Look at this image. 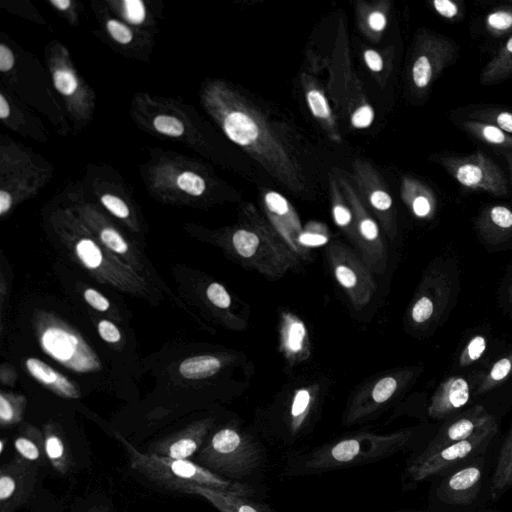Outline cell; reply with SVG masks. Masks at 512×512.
<instances>
[{
	"label": "cell",
	"mask_w": 512,
	"mask_h": 512,
	"mask_svg": "<svg viewBox=\"0 0 512 512\" xmlns=\"http://www.w3.org/2000/svg\"><path fill=\"white\" fill-rule=\"evenodd\" d=\"M25 367L35 380L56 395L66 399L80 398L81 393L77 386L69 378L41 359L35 357L27 358Z\"/></svg>",
	"instance_id": "cell-21"
},
{
	"label": "cell",
	"mask_w": 512,
	"mask_h": 512,
	"mask_svg": "<svg viewBox=\"0 0 512 512\" xmlns=\"http://www.w3.org/2000/svg\"><path fill=\"white\" fill-rule=\"evenodd\" d=\"M487 31L495 36H503L512 31V4L492 9L485 17Z\"/></svg>",
	"instance_id": "cell-31"
},
{
	"label": "cell",
	"mask_w": 512,
	"mask_h": 512,
	"mask_svg": "<svg viewBox=\"0 0 512 512\" xmlns=\"http://www.w3.org/2000/svg\"><path fill=\"white\" fill-rule=\"evenodd\" d=\"M496 425V418L484 406L477 404L446 419L424 446L435 448L464 441Z\"/></svg>",
	"instance_id": "cell-13"
},
{
	"label": "cell",
	"mask_w": 512,
	"mask_h": 512,
	"mask_svg": "<svg viewBox=\"0 0 512 512\" xmlns=\"http://www.w3.org/2000/svg\"><path fill=\"white\" fill-rule=\"evenodd\" d=\"M227 136L237 144L248 145L256 140L258 128L254 121L242 112H232L224 120Z\"/></svg>",
	"instance_id": "cell-27"
},
{
	"label": "cell",
	"mask_w": 512,
	"mask_h": 512,
	"mask_svg": "<svg viewBox=\"0 0 512 512\" xmlns=\"http://www.w3.org/2000/svg\"><path fill=\"white\" fill-rule=\"evenodd\" d=\"M326 257L334 278L355 309L364 308L376 292L372 270L355 248L341 242L329 243Z\"/></svg>",
	"instance_id": "cell-8"
},
{
	"label": "cell",
	"mask_w": 512,
	"mask_h": 512,
	"mask_svg": "<svg viewBox=\"0 0 512 512\" xmlns=\"http://www.w3.org/2000/svg\"><path fill=\"white\" fill-rule=\"evenodd\" d=\"M500 154L507 162L512 182V150H501Z\"/></svg>",
	"instance_id": "cell-57"
},
{
	"label": "cell",
	"mask_w": 512,
	"mask_h": 512,
	"mask_svg": "<svg viewBox=\"0 0 512 512\" xmlns=\"http://www.w3.org/2000/svg\"><path fill=\"white\" fill-rule=\"evenodd\" d=\"M265 202L268 209L276 216L285 215L289 211L286 199L276 192L268 193L265 196Z\"/></svg>",
	"instance_id": "cell-48"
},
{
	"label": "cell",
	"mask_w": 512,
	"mask_h": 512,
	"mask_svg": "<svg viewBox=\"0 0 512 512\" xmlns=\"http://www.w3.org/2000/svg\"><path fill=\"white\" fill-rule=\"evenodd\" d=\"M512 375V351L496 360L482 376L476 386L474 395L485 394L501 385Z\"/></svg>",
	"instance_id": "cell-28"
},
{
	"label": "cell",
	"mask_w": 512,
	"mask_h": 512,
	"mask_svg": "<svg viewBox=\"0 0 512 512\" xmlns=\"http://www.w3.org/2000/svg\"><path fill=\"white\" fill-rule=\"evenodd\" d=\"M486 454L474 457L451 469L440 478L430 499L433 503L471 506L482 489Z\"/></svg>",
	"instance_id": "cell-11"
},
{
	"label": "cell",
	"mask_w": 512,
	"mask_h": 512,
	"mask_svg": "<svg viewBox=\"0 0 512 512\" xmlns=\"http://www.w3.org/2000/svg\"><path fill=\"white\" fill-rule=\"evenodd\" d=\"M475 229L490 246L508 242L512 239V207L503 204L485 206L475 220Z\"/></svg>",
	"instance_id": "cell-19"
},
{
	"label": "cell",
	"mask_w": 512,
	"mask_h": 512,
	"mask_svg": "<svg viewBox=\"0 0 512 512\" xmlns=\"http://www.w3.org/2000/svg\"><path fill=\"white\" fill-rule=\"evenodd\" d=\"M439 164L463 187L491 194L508 195L509 183L500 166L483 151L468 155L444 154Z\"/></svg>",
	"instance_id": "cell-9"
},
{
	"label": "cell",
	"mask_w": 512,
	"mask_h": 512,
	"mask_svg": "<svg viewBox=\"0 0 512 512\" xmlns=\"http://www.w3.org/2000/svg\"><path fill=\"white\" fill-rule=\"evenodd\" d=\"M12 205V197L5 190L0 191V214H5Z\"/></svg>",
	"instance_id": "cell-55"
},
{
	"label": "cell",
	"mask_w": 512,
	"mask_h": 512,
	"mask_svg": "<svg viewBox=\"0 0 512 512\" xmlns=\"http://www.w3.org/2000/svg\"><path fill=\"white\" fill-rule=\"evenodd\" d=\"M177 185L182 191L192 196L201 195L206 187L203 178L191 171L181 173L177 178Z\"/></svg>",
	"instance_id": "cell-35"
},
{
	"label": "cell",
	"mask_w": 512,
	"mask_h": 512,
	"mask_svg": "<svg viewBox=\"0 0 512 512\" xmlns=\"http://www.w3.org/2000/svg\"><path fill=\"white\" fill-rule=\"evenodd\" d=\"M387 512H488L484 509L473 508L472 506H451L440 503H432L423 508H405Z\"/></svg>",
	"instance_id": "cell-39"
},
{
	"label": "cell",
	"mask_w": 512,
	"mask_h": 512,
	"mask_svg": "<svg viewBox=\"0 0 512 512\" xmlns=\"http://www.w3.org/2000/svg\"><path fill=\"white\" fill-rule=\"evenodd\" d=\"M110 36L120 44H128L133 38L131 30L123 23L110 19L106 23Z\"/></svg>",
	"instance_id": "cell-43"
},
{
	"label": "cell",
	"mask_w": 512,
	"mask_h": 512,
	"mask_svg": "<svg viewBox=\"0 0 512 512\" xmlns=\"http://www.w3.org/2000/svg\"><path fill=\"white\" fill-rule=\"evenodd\" d=\"M10 114V107L3 95H0V117L6 119Z\"/></svg>",
	"instance_id": "cell-56"
},
{
	"label": "cell",
	"mask_w": 512,
	"mask_h": 512,
	"mask_svg": "<svg viewBox=\"0 0 512 512\" xmlns=\"http://www.w3.org/2000/svg\"><path fill=\"white\" fill-rule=\"evenodd\" d=\"M471 399V387L462 376H451L439 384L433 393L427 413L431 419L446 420L463 411Z\"/></svg>",
	"instance_id": "cell-17"
},
{
	"label": "cell",
	"mask_w": 512,
	"mask_h": 512,
	"mask_svg": "<svg viewBox=\"0 0 512 512\" xmlns=\"http://www.w3.org/2000/svg\"><path fill=\"white\" fill-rule=\"evenodd\" d=\"M124 14L128 21L133 24H141L146 17L145 5L141 0H125Z\"/></svg>",
	"instance_id": "cell-42"
},
{
	"label": "cell",
	"mask_w": 512,
	"mask_h": 512,
	"mask_svg": "<svg viewBox=\"0 0 512 512\" xmlns=\"http://www.w3.org/2000/svg\"><path fill=\"white\" fill-rule=\"evenodd\" d=\"M409 198L412 212L419 218H429L433 215L436 202L430 191L424 190L415 183H410Z\"/></svg>",
	"instance_id": "cell-32"
},
{
	"label": "cell",
	"mask_w": 512,
	"mask_h": 512,
	"mask_svg": "<svg viewBox=\"0 0 512 512\" xmlns=\"http://www.w3.org/2000/svg\"><path fill=\"white\" fill-rule=\"evenodd\" d=\"M308 104L312 113L316 117L327 118L330 115V110L324 96L316 91L312 90L307 94Z\"/></svg>",
	"instance_id": "cell-45"
},
{
	"label": "cell",
	"mask_w": 512,
	"mask_h": 512,
	"mask_svg": "<svg viewBox=\"0 0 512 512\" xmlns=\"http://www.w3.org/2000/svg\"><path fill=\"white\" fill-rule=\"evenodd\" d=\"M364 57L368 67L371 70L378 72L382 69L383 62L381 56L376 51L367 50L364 54Z\"/></svg>",
	"instance_id": "cell-53"
},
{
	"label": "cell",
	"mask_w": 512,
	"mask_h": 512,
	"mask_svg": "<svg viewBox=\"0 0 512 512\" xmlns=\"http://www.w3.org/2000/svg\"><path fill=\"white\" fill-rule=\"evenodd\" d=\"M512 77V35L486 63L480 75L483 85H494Z\"/></svg>",
	"instance_id": "cell-23"
},
{
	"label": "cell",
	"mask_w": 512,
	"mask_h": 512,
	"mask_svg": "<svg viewBox=\"0 0 512 512\" xmlns=\"http://www.w3.org/2000/svg\"><path fill=\"white\" fill-rule=\"evenodd\" d=\"M213 426L214 421L211 418L193 423L152 444L149 452L175 459H188L200 450Z\"/></svg>",
	"instance_id": "cell-16"
},
{
	"label": "cell",
	"mask_w": 512,
	"mask_h": 512,
	"mask_svg": "<svg viewBox=\"0 0 512 512\" xmlns=\"http://www.w3.org/2000/svg\"><path fill=\"white\" fill-rule=\"evenodd\" d=\"M434 10L442 17L448 20H456L461 16V7L459 3L452 0H434L432 1Z\"/></svg>",
	"instance_id": "cell-44"
},
{
	"label": "cell",
	"mask_w": 512,
	"mask_h": 512,
	"mask_svg": "<svg viewBox=\"0 0 512 512\" xmlns=\"http://www.w3.org/2000/svg\"><path fill=\"white\" fill-rule=\"evenodd\" d=\"M373 110L370 106L365 105L358 108L352 115V124L357 128H365L372 123Z\"/></svg>",
	"instance_id": "cell-49"
},
{
	"label": "cell",
	"mask_w": 512,
	"mask_h": 512,
	"mask_svg": "<svg viewBox=\"0 0 512 512\" xmlns=\"http://www.w3.org/2000/svg\"><path fill=\"white\" fill-rule=\"evenodd\" d=\"M329 242V237L324 232L319 231H304L298 237V244L303 249L309 251L314 247L326 245Z\"/></svg>",
	"instance_id": "cell-41"
},
{
	"label": "cell",
	"mask_w": 512,
	"mask_h": 512,
	"mask_svg": "<svg viewBox=\"0 0 512 512\" xmlns=\"http://www.w3.org/2000/svg\"><path fill=\"white\" fill-rule=\"evenodd\" d=\"M509 293H510V297H511V301H512V281H511V284L509 287Z\"/></svg>",
	"instance_id": "cell-61"
},
{
	"label": "cell",
	"mask_w": 512,
	"mask_h": 512,
	"mask_svg": "<svg viewBox=\"0 0 512 512\" xmlns=\"http://www.w3.org/2000/svg\"><path fill=\"white\" fill-rule=\"evenodd\" d=\"M413 371L405 370L397 374L386 375L373 385L359 392L347 406L343 415V425L353 426L367 422L378 416L410 379Z\"/></svg>",
	"instance_id": "cell-12"
},
{
	"label": "cell",
	"mask_w": 512,
	"mask_h": 512,
	"mask_svg": "<svg viewBox=\"0 0 512 512\" xmlns=\"http://www.w3.org/2000/svg\"><path fill=\"white\" fill-rule=\"evenodd\" d=\"M37 468L17 457L0 469V512H13L32 492Z\"/></svg>",
	"instance_id": "cell-15"
},
{
	"label": "cell",
	"mask_w": 512,
	"mask_h": 512,
	"mask_svg": "<svg viewBox=\"0 0 512 512\" xmlns=\"http://www.w3.org/2000/svg\"><path fill=\"white\" fill-rule=\"evenodd\" d=\"M487 349V339L482 334L474 335L462 349L458 363L461 367H467L478 361Z\"/></svg>",
	"instance_id": "cell-33"
},
{
	"label": "cell",
	"mask_w": 512,
	"mask_h": 512,
	"mask_svg": "<svg viewBox=\"0 0 512 512\" xmlns=\"http://www.w3.org/2000/svg\"><path fill=\"white\" fill-rule=\"evenodd\" d=\"M128 452L131 467L168 488L176 489L185 483L197 484L215 490L258 498L264 490L221 477L189 459H175L153 452L143 453L118 436Z\"/></svg>",
	"instance_id": "cell-3"
},
{
	"label": "cell",
	"mask_w": 512,
	"mask_h": 512,
	"mask_svg": "<svg viewBox=\"0 0 512 512\" xmlns=\"http://www.w3.org/2000/svg\"><path fill=\"white\" fill-rule=\"evenodd\" d=\"M154 128L165 135L177 137L184 133L183 123L176 117L170 115H158L153 121Z\"/></svg>",
	"instance_id": "cell-36"
},
{
	"label": "cell",
	"mask_w": 512,
	"mask_h": 512,
	"mask_svg": "<svg viewBox=\"0 0 512 512\" xmlns=\"http://www.w3.org/2000/svg\"><path fill=\"white\" fill-rule=\"evenodd\" d=\"M456 285V276L448 268L429 269L409 307L410 322L423 329L439 323L454 299Z\"/></svg>",
	"instance_id": "cell-10"
},
{
	"label": "cell",
	"mask_w": 512,
	"mask_h": 512,
	"mask_svg": "<svg viewBox=\"0 0 512 512\" xmlns=\"http://www.w3.org/2000/svg\"><path fill=\"white\" fill-rule=\"evenodd\" d=\"M333 216L336 224L339 227L348 229V235L350 237L349 227L352 221L351 212L342 205H336L333 209Z\"/></svg>",
	"instance_id": "cell-50"
},
{
	"label": "cell",
	"mask_w": 512,
	"mask_h": 512,
	"mask_svg": "<svg viewBox=\"0 0 512 512\" xmlns=\"http://www.w3.org/2000/svg\"><path fill=\"white\" fill-rule=\"evenodd\" d=\"M50 3L61 11L68 9V7L71 5L69 0H51Z\"/></svg>",
	"instance_id": "cell-58"
},
{
	"label": "cell",
	"mask_w": 512,
	"mask_h": 512,
	"mask_svg": "<svg viewBox=\"0 0 512 512\" xmlns=\"http://www.w3.org/2000/svg\"><path fill=\"white\" fill-rule=\"evenodd\" d=\"M4 450V439L0 440V453L2 454Z\"/></svg>",
	"instance_id": "cell-60"
},
{
	"label": "cell",
	"mask_w": 512,
	"mask_h": 512,
	"mask_svg": "<svg viewBox=\"0 0 512 512\" xmlns=\"http://www.w3.org/2000/svg\"><path fill=\"white\" fill-rule=\"evenodd\" d=\"M41 349L53 360L76 373H95L102 369L97 354L71 328L58 320L38 327Z\"/></svg>",
	"instance_id": "cell-7"
},
{
	"label": "cell",
	"mask_w": 512,
	"mask_h": 512,
	"mask_svg": "<svg viewBox=\"0 0 512 512\" xmlns=\"http://www.w3.org/2000/svg\"><path fill=\"white\" fill-rule=\"evenodd\" d=\"M512 490V423L500 447L489 486L492 501Z\"/></svg>",
	"instance_id": "cell-22"
},
{
	"label": "cell",
	"mask_w": 512,
	"mask_h": 512,
	"mask_svg": "<svg viewBox=\"0 0 512 512\" xmlns=\"http://www.w3.org/2000/svg\"><path fill=\"white\" fill-rule=\"evenodd\" d=\"M465 119L490 123L512 135V111L496 106H475L462 112Z\"/></svg>",
	"instance_id": "cell-29"
},
{
	"label": "cell",
	"mask_w": 512,
	"mask_h": 512,
	"mask_svg": "<svg viewBox=\"0 0 512 512\" xmlns=\"http://www.w3.org/2000/svg\"><path fill=\"white\" fill-rule=\"evenodd\" d=\"M14 65V55L12 51L4 44L0 45V70L9 71Z\"/></svg>",
	"instance_id": "cell-52"
},
{
	"label": "cell",
	"mask_w": 512,
	"mask_h": 512,
	"mask_svg": "<svg viewBox=\"0 0 512 512\" xmlns=\"http://www.w3.org/2000/svg\"><path fill=\"white\" fill-rule=\"evenodd\" d=\"M18 454L29 462L41 460L45 453V440L34 428L18 436L14 440Z\"/></svg>",
	"instance_id": "cell-30"
},
{
	"label": "cell",
	"mask_w": 512,
	"mask_h": 512,
	"mask_svg": "<svg viewBox=\"0 0 512 512\" xmlns=\"http://www.w3.org/2000/svg\"><path fill=\"white\" fill-rule=\"evenodd\" d=\"M280 350L290 365L310 356V343L304 322L295 314L284 311L279 325Z\"/></svg>",
	"instance_id": "cell-20"
},
{
	"label": "cell",
	"mask_w": 512,
	"mask_h": 512,
	"mask_svg": "<svg viewBox=\"0 0 512 512\" xmlns=\"http://www.w3.org/2000/svg\"><path fill=\"white\" fill-rule=\"evenodd\" d=\"M97 329L100 337L107 343H117L121 339L120 330L109 320L99 321Z\"/></svg>",
	"instance_id": "cell-47"
},
{
	"label": "cell",
	"mask_w": 512,
	"mask_h": 512,
	"mask_svg": "<svg viewBox=\"0 0 512 512\" xmlns=\"http://www.w3.org/2000/svg\"><path fill=\"white\" fill-rule=\"evenodd\" d=\"M86 512H109V510L104 506H97V507L95 506Z\"/></svg>",
	"instance_id": "cell-59"
},
{
	"label": "cell",
	"mask_w": 512,
	"mask_h": 512,
	"mask_svg": "<svg viewBox=\"0 0 512 512\" xmlns=\"http://www.w3.org/2000/svg\"><path fill=\"white\" fill-rule=\"evenodd\" d=\"M423 445L420 431L414 427L388 433L357 430L285 454L280 475L299 478L364 466L412 449L416 451Z\"/></svg>",
	"instance_id": "cell-1"
},
{
	"label": "cell",
	"mask_w": 512,
	"mask_h": 512,
	"mask_svg": "<svg viewBox=\"0 0 512 512\" xmlns=\"http://www.w3.org/2000/svg\"><path fill=\"white\" fill-rule=\"evenodd\" d=\"M222 365L221 359L214 355H198L183 360L179 373L188 380H201L215 375Z\"/></svg>",
	"instance_id": "cell-25"
},
{
	"label": "cell",
	"mask_w": 512,
	"mask_h": 512,
	"mask_svg": "<svg viewBox=\"0 0 512 512\" xmlns=\"http://www.w3.org/2000/svg\"><path fill=\"white\" fill-rule=\"evenodd\" d=\"M268 446L254 427L229 422L212 430L197 463L226 479L264 490Z\"/></svg>",
	"instance_id": "cell-2"
},
{
	"label": "cell",
	"mask_w": 512,
	"mask_h": 512,
	"mask_svg": "<svg viewBox=\"0 0 512 512\" xmlns=\"http://www.w3.org/2000/svg\"><path fill=\"white\" fill-rule=\"evenodd\" d=\"M369 25L375 31L382 30L386 25V19L380 12H373L369 16Z\"/></svg>",
	"instance_id": "cell-54"
},
{
	"label": "cell",
	"mask_w": 512,
	"mask_h": 512,
	"mask_svg": "<svg viewBox=\"0 0 512 512\" xmlns=\"http://www.w3.org/2000/svg\"><path fill=\"white\" fill-rule=\"evenodd\" d=\"M465 132L485 144L498 147L501 150H512V135L504 132L493 124L464 119L459 124Z\"/></svg>",
	"instance_id": "cell-24"
},
{
	"label": "cell",
	"mask_w": 512,
	"mask_h": 512,
	"mask_svg": "<svg viewBox=\"0 0 512 512\" xmlns=\"http://www.w3.org/2000/svg\"><path fill=\"white\" fill-rule=\"evenodd\" d=\"M176 490L201 496L220 512H275L269 504L258 498L215 490L197 484H181Z\"/></svg>",
	"instance_id": "cell-18"
},
{
	"label": "cell",
	"mask_w": 512,
	"mask_h": 512,
	"mask_svg": "<svg viewBox=\"0 0 512 512\" xmlns=\"http://www.w3.org/2000/svg\"><path fill=\"white\" fill-rule=\"evenodd\" d=\"M94 277L119 290L151 298L153 288L118 256L90 236L70 238L65 248Z\"/></svg>",
	"instance_id": "cell-5"
},
{
	"label": "cell",
	"mask_w": 512,
	"mask_h": 512,
	"mask_svg": "<svg viewBox=\"0 0 512 512\" xmlns=\"http://www.w3.org/2000/svg\"><path fill=\"white\" fill-rule=\"evenodd\" d=\"M497 433L498 425L464 441L435 448L423 445L406 461L400 477L402 490H413L429 479L440 477L456 466L486 454Z\"/></svg>",
	"instance_id": "cell-4"
},
{
	"label": "cell",
	"mask_w": 512,
	"mask_h": 512,
	"mask_svg": "<svg viewBox=\"0 0 512 512\" xmlns=\"http://www.w3.org/2000/svg\"><path fill=\"white\" fill-rule=\"evenodd\" d=\"M371 204L379 211H387L392 205L391 197L384 191L377 190L370 197Z\"/></svg>",
	"instance_id": "cell-51"
},
{
	"label": "cell",
	"mask_w": 512,
	"mask_h": 512,
	"mask_svg": "<svg viewBox=\"0 0 512 512\" xmlns=\"http://www.w3.org/2000/svg\"><path fill=\"white\" fill-rule=\"evenodd\" d=\"M459 47L445 35H432L425 40L424 52L413 63L412 80L417 88L430 86L437 75L458 57Z\"/></svg>",
	"instance_id": "cell-14"
},
{
	"label": "cell",
	"mask_w": 512,
	"mask_h": 512,
	"mask_svg": "<svg viewBox=\"0 0 512 512\" xmlns=\"http://www.w3.org/2000/svg\"><path fill=\"white\" fill-rule=\"evenodd\" d=\"M100 200L103 206L116 217L125 219L129 216L130 210L121 198L112 194H104Z\"/></svg>",
	"instance_id": "cell-40"
},
{
	"label": "cell",
	"mask_w": 512,
	"mask_h": 512,
	"mask_svg": "<svg viewBox=\"0 0 512 512\" xmlns=\"http://www.w3.org/2000/svg\"><path fill=\"white\" fill-rule=\"evenodd\" d=\"M23 404L4 393L0 394V424L2 427H9L21 420Z\"/></svg>",
	"instance_id": "cell-34"
},
{
	"label": "cell",
	"mask_w": 512,
	"mask_h": 512,
	"mask_svg": "<svg viewBox=\"0 0 512 512\" xmlns=\"http://www.w3.org/2000/svg\"><path fill=\"white\" fill-rule=\"evenodd\" d=\"M230 241L233 252L246 266L269 279H279L301 267L300 259L280 237L240 228Z\"/></svg>",
	"instance_id": "cell-6"
},
{
	"label": "cell",
	"mask_w": 512,
	"mask_h": 512,
	"mask_svg": "<svg viewBox=\"0 0 512 512\" xmlns=\"http://www.w3.org/2000/svg\"><path fill=\"white\" fill-rule=\"evenodd\" d=\"M53 84L58 92L63 95H72L78 88L75 75L66 69H58L53 73Z\"/></svg>",
	"instance_id": "cell-37"
},
{
	"label": "cell",
	"mask_w": 512,
	"mask_h": 512,
	"mask_svg": "<svg viewBox=\"0 0 512 512\" xmlns=\"http://www.w3.org/2000/svg\"><path fill=\"white\" fill-rule=\"evenodd\" d=\"M45 453L50 464L61 474L68 472L71 465L69 449L62 436L54 427H46L45 435Z\"/></svg>",
	"instance_id": "cell-26"
},
{
	"label": "cell",
	"mask_w": 512,
	"mask_h": 512,
	"mask_svg": "<svg viewBox=\"0 0 512 512\" xmlns=\"http://www.w3.org/2000/svg\"><path fill=\"white\" fill-rule=\"evenodd\" d=\"M83 296L85 301L97 311L105 312L110 309L109 300L96 289H85Z\"/></svg>",
	"instance_id": "cell-46"
},
{
	"label": "cell",
	"mask_w": 512,
	"mask_h": 512,
	"mask_svg": "<svg viewBox=\"0 0 512 512\" xmlns=\"http://www.w3.org/2000/svg\"><path fill=\"white\" fill-rule=\"evenodd\" d=\"M208 300L220 309H228L231 306L232 299L226 288L218 283L212 282L206 289Z\"/></svg>",
	"instance_id": "cell-38"
}]
</instances>
